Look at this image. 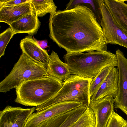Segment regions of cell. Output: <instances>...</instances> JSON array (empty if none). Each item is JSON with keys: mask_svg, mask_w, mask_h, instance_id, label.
<instances>
[{"mask_svg": "<svg viewBox=\"0 0 127 127\" xmlns=\"http://www.w3.org/2000/svg\"><path fill=\"white\" fill-rule=\"evenodd\" d=\"M49 37L69 53L107 51L102 29L91 11L83 6L50 15Z\"/></svg>", "mask_w": 127, "mask_h": 127, "instance_id": "cell-1", "label": "cell"}, {"mask_svg": "<svg viewBox=\"0 0 127 127\" xmlns=\"http://www.w3.org/2000/svg\"><path fill=\"white\" fill-rule=\"evenodd\" d=\"M63 58L71 74L86 78H94L105 67L118 66L116 55L107 51L85 53L67 52Z\"/></svg>", "mask_w": 127, "mask_h": 127, "instance_id": "cell-2", "label": "cell"}, {"mask_svg": "<svg viewBox=\"0 0 127 127\" xmlns=\"http://www.w3.org/2000/svg\"><path fill=\"white\" fill-rule=\"evenodd\" d=\"M63 83L50 75L24 81L15 88L16 97L14 101L25 106L36 107L54 96Z\"/></svg>", "mask_w": 127, "mask_h": 127, "instance_id": "cell-3", "label": "cell"}, {"mask_svg": "<svg viewBox=\"0 0 127 127\" xmlns=\"http://www.w3.org/2000/svg\"><path fill=\"white\" fill-rule=\"evenodd\" d=\"M93 79L71 74L64 82L62 87L54 96L43 104L36 107V111L57 103L69 100L78 101L88 107L91 100L90 85Z\"/></svg>", "mask_w": 127, "mask_h": 127, "instance_id": "cell-4", "label": "cell"}, {"mask_svg": "<svg viewBox=\"0 0 127 127\" xmlns=\"http://www.w3.org/2000/svg\"><path fill=\"white\" fill-rule=\"evenodd\" d=\"M49 75L45 66L33 61L22 53L9 73L0 82V92L9 91L26 80Z\"/></svg>", "mask_w": 127, "mask_h": 127, "instance_id": "cell-5", "label": "cell"}, {"mask_svg": "<svg viewBox=\"0 0 127 127\" xmlns=\"http://www.w3.org/2000/svg\"><path fill=\"white\" fill-rule=\"evenodd\" d=\"M100 7L102 17L100 25L106 43L119 45L127 48V32L117 24L104 0Z\"/></svg>", "mask_w": 127, "mask_h": 127, "instance_id": "cell-6", "label": "cell"}, {"mask_svg": "<svg viewBox=\"0 0 127 127\" xmlns=\"http://www.w3.org/2000/svg\"><path fill=\"white\" fill-rule=\"evenodd\" d=\"M83 104L74 100L60 102L39 111L33 113L28 119L24 127H36L42 122L69 112Z\"/></svg>", "mask_w": 127, "mask_h": 127, "instance_id": "cell-7", "label": "cell"}, {"mask_svg": "<svg viewBox=\"0 0 127 127\" xmlns=\"http://www.w3.org/2000/svg\"><path fill=\"white\" fill-rule=\"evenodd\" d=\"M35 110V107L24 108L7 105L0 111V127H24Z\"/></svg>", "mask_w": 127, "mask_h": 127, "instance_id": "cell-8", "label": "cell"}, {"mask_svg": "<svg viewBox=\"0 0 127 127\" xmlns=\"http://www.w3.org/2000/svg\"><path fill=\"white\" fill-rule=\"evenodd\" d=\"M118 70V90L114 108L120 109L127 116V59L119 49L116 51Z\"/></svg>", "mask_w": 127, "mask_h": 127, "instance_id": "cell-9", "label": "cell"}, {"mask_svg": "<svg viewBox=\"0 0 127 127\" xmlns=\"http://www.w3.org/2000/svg\"><path fill=\"white\" fill-rule=\"evenodd\" d=\"M115 100L107 96L97 100H91L89 107L93 110L95 119V127H107L114 111Z\"/></svg>", "mask_w": 127, "mask_h": 127, "instance_id": "cell-10", "label": "cell"}, {"mask_svg": "<svg viewBox=\"0 0 127 127\" xmlns=\"http://www.w3.org/2000/svg\"><path fill=\"white\" fill-rule=\"evenodd\" d=\"M20 45L22 52L32 60L47 68L49 55L47 51L41 48L37 40L29 35L22 39Z\"/></svg>", "mask_w": 127, "mask_h": 127, "instance_id": "cell-11", "label": "cell"}, {"mask_svg": "<svg viewBox=\"0 0 127 127\" xmlns=\"http://www.w3.org/2000/svg\"><path fill=\"white\" fill-rule=\"evenodd\" d=\"M35 12L31 1L11 6L0 7V22L9 25L29 13Z\"/></svg>", "mask_w": 127, "mask_h": 127, "instance_id": "cell-12", "label": "cell"}, {"mask_svg": "<svg viewBox=\"0 0 127 127\" xmlns=\"http://www.w3.org/2000/svg\"><path fill=\"white\" fill-rule=\"evenodd\" d=\"M118 70L112 67L108 75L98 90L91 98L92 100H97L107 96H111L115 99L118 90Z\"/></svg>", "mask_w": 127, "mask_h": 127, "instance_id": "cell-13", "label": "cell"}, {"mask_svg": "<svg viewBox=\"0 0 127 127\" xmlns=\"http://www.w3.org/2000/svg\"><path fill=\"white\" fill-rule=\"evenodd\" d=\"M41 25V23L35 12L26 14L9 25L16 34L27 33L32 36L36 33Z\"/></svg>", "mask_w": 127, "mask_h": 127, "instance_id": "cell-14", "label": "cell"}, {"mask_svg": "<svg viewBox=\"0 0 127 127\" xmlns=\"http://www.w3.org/2000/svg\"><path fill=\"white\" fill-rule=\"evenodd\" d=\"M46 69L49 75L63 82L66 80L71 74L67 64L62 62L57 53L53 51L49 55Z\"/></svg>", "mask_w": 127, "mask_h": 127, "instance_id": "cell-15", "label": "cell"}, {"mask_svg": "<svg viewBox=\"0 0 127 127\" xmlns=\"http://www.w3.org/2000/svg\"><path fill=\"white\" fill-rule=\"evenodd\" d=\"M127 0H104L112 16L118 25L127 32Z\"/></svg>", "mask_w": 127, "mask_h": 127, "instance_id": "cell-16", "label": "cell"}, {"mask_svg": "<svg viewBox=\"0 0 127 127\" xmlns=\"http://www.w3.org/2000/svg\"><path fill=\"white\" fill-rule=\"evenodd\" d=\"M103 0H71L66 5L65 9L69 10L78 6H83L92 11L100 25L102 14L100 5Z\"/></svg>", "mask_w": 127, "mask_h": 127, "instance_id": "cell-17", "label": "cell"}, {"mask_svg": "<svg viewBox=\"0 0 127 127\" xmlns=\"http://www.w3.org/2000/svg\"><path fill=\"white\" fill-rule=\"evenodd\" d=\"M72 111V110L45 121L36 127H69L74 123L71 118L68 117Z\"/></svg>", "mask_w": 127, "mask_h": 127, "instance_id": "cell-18", "label": "cell"}, {"mask_svg": "<svg viewBox=\"0 0 127 127\" xmlns=\"http://www.w3.org/2000/svg\"><path fill=\"white\" fill-rule=\"evenodd\" d=\"M38 17H42L47 13L53 16L56 13L57 7L52 0H31Z\"/></svg>", "mask_w": 127, "mask_h": 127, "instance_id": "cell-19", "label": "cell"}, {"mask_svg": "<svg viewBox=\"0 0 127 127\" xmlns=\"http://www.w3.org/2000/svg\"><path fill=\"white\" fill-rule=\"evenodd\" d=\"M95 119L92 109L88 107L80 118L69 127H95Z\"/></svg>", "mask_w": 127, "mask_h": 127, "instance_id": "cell-20", "label": "cell"}, {"mask_svg": "<svg viewBox=\"0 0 127 127\" xmlns=\"http://www.w3.org/2000/svg\"><path fill=\"white\" fill-rule=\"evenodd\" d=\"M112 67H107L102 69L91 82L89 87L90 98L99 89L108 75Z\"/></svg>", "mask_w": 127, "mask_h": 127, "instance_id": "cell-21", "label": "cell"}, {"mask_svg": "<svg viewBox=\"0 0 127 127\" xmlns=\"http://www.w3.org/2000/svg\"><path fill=\"white\" fill-rule=\"evenodd\" d=\"M16 33L10 27L0 34V58L3 56L8 43Z\"/></svg>", "mask_w": 127, "mask_h": 127, "instance_id": "cell-22", "label": "cell"}, {"mask_svg": "<svg viewBox=\"0 0 127 127\" xmlns=\"http://www.w3.org/2000/svg\"><path fill=\"white\" fill-rule=\"evenodd\" d=\"M127 124L126 120L114 111L107 127H125Z\"/></svg>", "mask_w": 127, "mask_h": 127, "instance_id": "cell-23", "label": "cell"}, {"mask_svg": "<svg viewBox=\"0 0 127 127\" xmlns=\"http://www.w3.org/2000/svg\"><path fill=\"white\" fill-rule=\"evenodd\" d=\"M30 0H1L0 7L11 6L18 5L28 2Z\"/></svg>", "mask_w": 127, "mask_h": 127, "instance_id": "cell-24", "label": "cell"}, {"mask_svg": "<svg viewBox=\"0 0 127 127\" xmlns=\"http://www.w3.org/2000/svg\"><path fill=\"white\" fill-rule=\"evenodd\" d=\"M37 42L40 47L43 49L48 47V41L46 40H37Z\"/></svg>", "mask_w": 127, "mask_h": 127, "instance_id": "cell-25", "label": "cell"}, {"mask_svg": "<svg viewBox=\"0 0 127 127\" xmlns=\"http://www.w3.org/2000/svg\"><path fill=\"white\" fill-rule=\"evenodd\" d=\"M125 127H127V124Z\"/></svg>", "mask_w": 127, "mask_h": 127, "instance_id": "cell-26", "label": "cell"}]
</instances>
